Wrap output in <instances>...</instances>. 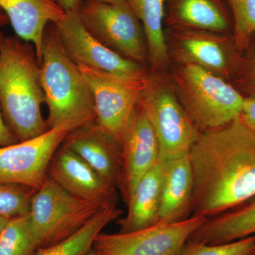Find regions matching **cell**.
Here are the masks:
<instances>
[{"label": "cell", "mask_w": 255, "mask_h": 255, "mask_svg": "<svg viewBox=\"0 0 255 255\" xmlns=\"http://www.w3.org/2000/svg\"><path fill=\"white\" fill-rule=\"evenodd\" d=\"M45 96L34 46L16 36L0 43V108L19 142L48 130L42 114Z\"/></svg>", "instance_id": "2"}, {"label": "cell", "mask_w": 255, "mask_h": 255, "mask_svg": "<svg viewBox=\"0 0 255 255\" xmlns=\"http://www.w3.org/2000/svg\"><path fill=\"white\" fill-rule=\"evenodd\" d=\"M69 131L68 128H55L26 141L0 147V183L38 190L48 177L50 159Z\"/></svg>", "instance_id": "11"}, {"label": "cell", "mask_w": 255, "mask_h": 255, "mask_svg": "<svg viewBox=\"0 0 255 255\" xmlns=\"http://www.w3.org/2000/svg\"><path fill=\"white\" fill-rule=\"evenodd\" d=\"M193 187L189 154L166 160L157 225L181 222L191 217Z\"/></svg>", "instance_id": "16"}, {"label": "cell", "mask_w": 255, "mask_h": 255, "mask_svg": "<svg viewBox=\"0 0 255 255\" xmlns=\"http://www.w3.org/2000/svg\"><path fill=\"white\" fill-rule=\"evenodd\" d=\"M234 18V44L238 50L249 46L255 34V0H226Z\"/></svg>", "instance_id": "25"}, {"label": "cell", "mask_w": 255, "mask_h": 255, "mask_svg": "<svg viewBox=\"0 0 255 255\" xmlns=\"http://www.w3.org/2000/svg\"><path fill=\"white\" fill-rule=\"evenodd\" d=\"M95 102L96 123L121 145L124 130L147 81H132L86 67L78 66Z\"/></svg>", "instance_id": "9"}, {"label": "cell", "mask_w": 255, "mask_h": 255, "mask_svg": "<svg viewBox=\"0 0 255 255\" xmlns=\"http://www.w3.org/2000/svg\"><path fill=\"white\" fill-rule=\"evenodd\" d=\"M246 78L253 92L252 96H255V53L247 65Z\"/></svg>", "instance_id": "29"}, {"label": "cell", "mask_w": 255, "mask_h": 255, "mask_svg": "<svg viewBox=\"0 0 255 255\" xmlns=\"http://www.w3.org/2000/svg\"><path fill=\"white\" fill-rule=\"evenodd\" d=\"M183 38V49L194 61L193 63L210 72L227 73L228 57L219 42L211 36L199 33H188Z\"/></svg>", "instance_id": "22"}, {"label": "cell", "mask_w": 255, "mask_h": 255, "mask_svg": "<svg viewBox=\"0 0 255 255\" xmlns=\"http://www.w3.org/2000/svg\"><path fill=\"white\" fill-rule=\"evenodd\" d=\"M249 255H255V244L254 248H253V251H252L251 254H250Z\"/></svg>", "instance_id": "36"}, {"label": "cell", "mask_w": 255, "mask_h": 255, "mask_svg": "<svg viewBox=\"0 0 255 255\" xmlns=\"http://www.w3.org/2000/svg\"><path fill=\"white\" fill-rule=\"evenodd\" d=\"M172 12L179 23L207 31L229 28L226 15L215 0H173Z\"/></svg>", "instance_id": "21"}, {"label": "cell", "mask_w": 255, "mask_h": 255, "mask_svg": "<svg viewBox=\"0 0 255 255\" xmlns=\"http://www.w3.org/2000/svg\"><path fill=\"white\" fill-rule=\"evenodd\" d=\"M0 9L16 36L33 44L41 63L47 26L59 22L65 15L58 0H0Z\"/></svg>", "instance_id": "15"}, {"label": "cell", "mask_w": 255, "mask_h": 255, "mask_svg": "<svg viewBox=\"0 0 255 255\" xmlns=\"http://www.w3.org/2000/svg\"><path fill=\"white\" fill-rule=\"evenodd\" d=\"M36 191L21 184L0 183V217L11 219L29 214Z\"/></svg>", "instance_id": "24"}, {"label": "cell", "mask_w": 255, "mask_h": 255, "mask_svg": "<svg viewBox=\"0 0 255 255\" xmlns=\"http://www.w3.org/2000/svg\"><path fill=\"white\" fill-rule=\"evenodd\" d=\"M78 14L87 31L106 46L135 63L145 60L143 28L127 1L110 4L82 0Z\"/></svg>", "instance_id": "6"}, {"label": "cell", "mask_w": 255, "mask_h": 255, "mask_svg": "<svg viewBox=\"0 0 255 255\" xmlns=\"http://www.w3.org/2000/svg\"><path fill=\"white\" fill-rule=\"evenodd\" d=\"M55 24L65 51L78 66L132 81L148 80L140 64L124 58L92 36L78 12L65 11L63 19Z\"/></svg>", "instance_id": "8"}, {"label": "cell", "mask_w": 255, "mask_h": 255, "mask_svg": "<svg viewBox=\"0 0 255 255\" xmlns=\"http://www.w3.org/2000/svg\"><path fill=\"white\" fill-rule=\"evenodd\" d=\"M99 1H103V2L106 3H110V4H119V3L127 1V0H99Z\"/></svg>", "instance_id": "33"}, {"label": "cell", "mask_w": 255, "mask_h": 255, "mask_svg": "<svg viewBox=\"0 0 255 255\" xmlns=\"http://www.w3.org/2000/svg\"><path fill=\"white\" fill-rule=\"evenodd\" d=\"M255 244V236L219 245L187 242L179 255H249Z\"/></svg>", "instance_id": "26"}, {"label": "cell", "mask_w": 255, "mask_h": 255, "mask_svg": "<svg viewBox=\"0 0 255 255\" xmlns=\"http://www.w3.org/2000/svg\"><path fill=\"white\" fill-rule=\"evenodd\" d=\"M9 221V219H6V218L0 217V237H1V233H2L4 228L6 227V224H7Z\"/></svg>", "instance_id": "32"}, {"label": "cell", "mask_w": 255, "mask_h": 255, "mask_svg": "<svg viewBox=\"0 0 255 255\" xmlns=\"http://www.w3.org/2000/svg\"><path fill=\"white\" fill-rule=\"evenodd\" d=\"M184 110L201 132L231 123L241 115L245 97L222 78L189 63L177 74Z\"/></svg>", "instance_id": "4"}, {"label": "cell", "mask_w": 255, "mask_h": 255, "mask_svg": "<svg viewBox=\"0 0 255 255\" xmlns=\"http://www.w3.org/2000/svg\"><path fill=\"white\" fill-rule=\"evenodd\" d=\"M255 236V198L223 214L208 218L187 242L224 244Z\"/></svg>", "instance_id": "18"}, {"label": "cell", "mask_w": 255, "mask_h": 255, "mask_svg": "<svg viewBox=\"0 0 255 255\" xmlns=\"http://www.w3.org/2000/svg\"><path fill=\"white\" fill-rule=\"evenodd\" d=\"M62 145L81 157L118 189L122 174V147L96 122L69 131Z\"/></svg>", "instance_id": "14"}, {"label": "cell", "mask_w": 255, "mask_h": 255, "mask_svg": "<svg viewBox=\"0 0 255 255\" xmlns=\"http://www.w3.org/2000/svg\"><path fill=\"white\" fill-rule=\"evenodd\" d=\"M48 177L73 195L100 207L117 205V188L62 144L50 159Z\"/></svg>", "instance_id": "12"}, {"label": "cell", "mask_w": 255, "mask_h": 255, "mask_svg": "<svg viewBox=\"0 0 255 255\" xmlns=\"http://www.w3.org/2000/svg\"><path fill=\"white\" fill-rule=\"evenodd\" d=\"M206 219L191 216L181 222L155 225L135 232L100 233L93 248L100 255H179L191 233Z\"/></svg>", "instance_id": "10"}, {"label": "cell", "mask_w": 255, "mask_h": 255, "mask_svg": "<svg viewBox=\"0 0 255 255\" xmlns=\"http://www.w3.org/2000/svg\"><path fill=\"white\" fill-rule=\"evenodd\" d=\"M83 255H100L99 254V253H97V252L93 248H92V249L90 250V251H89L88 252H87V253H85V254Z\"/></svg>", "instance_id": "34"}, {"label": "cell", "mask_w": 255, "mask_h": 255, "mask_svg": "<svg viewBox=\"0 0 255 255\" xmlns=\"http://www.w3.org/2000/svg\"><path fill=\"white\" fill-rule=\"evenodd\" d=\"M241 117L250 127L255 130V96L245 97Z\"/></svg>", "instance_id": "28"}, {"label": "cell", "mask_w": 255, "mask_h": 255, "mask_svg": "<svg viewBox=\"0 0 255 255\" xmlns=\"http://www.w3.org/2000/svg\"><path fill=\"white\" fill-rule=\"evenodd\" d=\"M165 166L166 159L159 157L137 183L127 202V215L118 221L119 233L135 232L157 225Z\"/></svg>", "instance_id": "17"}, {"label": "cell", "mask_w": 255, "mask_h": 255, "mask_svg": "<svg viewBox=\"0 0 255 255\" xmlns=\"http://www.w3.org/2000/svg\"><path fill=\"white\" fill-rule=\"evenodd\" d=\"M19 142L9 126L5 122L2 114L0 112V147L14 145Z\"/></svg>", "instance_id": "27"}, {"label": "cell", "mask_w": 255, "mask_h": 255, "mask_svg": "<svg viewBox=\"0 0 255 255\" xmlns=\"http://www.w3.org/2000/svg\"><path fill=\"white\" fill-rule=\"evenodd\" d=\"M8 24H9V18L5 14L4 11L0 9V28L6 26Z\"/></svg>", "instance_id": "31"}, {"label": "cell", "mask_w": 255, "mask_h": 255, "mask_svg": "<svg viewBox=\"0 0 255 255\" xmlns=\"http://www.w3.org/2000/svg\"><path fill=\"white\" fill-rule=\"evenodd\" d=\"M191 216L211 218L255 198V130L241 117L201 132L189 151Z\"/></svg>", "instance_id": "1"}, {"label": "cell", "mask_w": 255, "mask_h": 255, "mask_svg": "<svg viewBox=\"0 0 255 255\" xmlns=\"http://www.w3.org/2000/svg\"><path fill=\"white\" fill-rule=\"evenodd\" d=\"M166 160L188 155L201 131L170 90L148 81L138 101Z\"/></svg>", "instance_id": "7"}, {"label": "cell", "mask_w": 255, "mask_h": 255, "mask_svg": "<svg viewBox=\"0 0 255 255\" xmlns=\"http://www.w3.org/2000/svg\"><path fill=\"white\" fill-rule=\"evenodd\" d=\"M4 33H2V31L0 30V43H1V41H2L3 38H4Z\"/></svg>", "instance_id": "35"}, {"label": "cell", "mask_w": 255, "mask_h": 255, "mask_svg": "<svg viewBox=\"0 0 255 255\" xmlns=\"http://www.w3.org/2000/svg\"><path fill=\"white\" fill-rule=\"evenodd\" d=\"M122 214L117 206L104 208L71 237L54 246L39 248L35 255H85L93 248L94 241L102 230Z\"/></svg>", "instance_id": "20"}, {"label": "cell", "mask_w": 255, "mask_h": 255, "mask_svg": "<svg viewBox=\"0 0 255 255\" xmlns=\"http://www.w3.org/2000/svg\"><path fill=\"white\" fill-rule=\"evenodd\" d=\"M102 209L73 195L48 177L33 196L28 215L42 248L71 237Z\"/></svg>", "instance_id": "5"}, {"label": "cell", "mask_w": 255, "mask_h": 255, "mask_svg": "<svg viewBox=\"0 0 255 255\" xmlns=\"http://www.w3.org/2000/svg\"><path fill=\"white\" fill-rule=\"evenodd\" d=\"M121 147L122 174L119 189L127 204L137 183L160 157L155 132L138 103L124 130Z\"/></svg>", "instance_id": "13"}, {"label": "cell", "mask_w": 255, "mask_h": 255, "mask_svg": "<svg viewBox=\"0 0 255 255\" xmlns=\"http://www.w3.org/2000/svg\"><path fill=\"white\" fill-rule=\"evenodd\" d=\"M39 248L29 215L9 219L0 237V255H35Z\"/></svg>", "instance_id": "23"}, {"label": "cell", "mask_w": 255, "mask_h": 255, "mask_svg": "<svg viewBox=\"0 0 255 255\" xmlns=\"http://www.w3.org/2000/svg\"><path fill=\"white\" fill-rule=\"evenodd\" d=\"M127 1L141 23L151 63L157 68L162 66L168 60L163 31L164 0H127Z\"/></svg>", "instance_id": "19"}, {"label": "cell", "mask_w": 255, "mask_h": 255, "mask_svg": "<svg viewBox=\"0 0 255 255\" xmlns=\"http://www.w3.org/2000/svg\"><path fill=\"white\" fill-rule=\"evenodd\" d=\"M82 0H58L60 4L65 11L78 12Z\"/></svg>", "instance_id": "30"}, {"label": "cell", "mask_w": 255, "mask_h": 255, "mask_svg": "<svg viewBox=\"0 0 255 255\" xmlns=\"http://www.w3.org/2000/svg\"><path fill=\"white\" fill-rule=\"evenodd\" d=\"M41 82L48 107L47 127L72 130L96 121L90 85L60 41L55 23L47 26L40 63Z\"/></svg>", "instance_id": "3"}]
</instances>
